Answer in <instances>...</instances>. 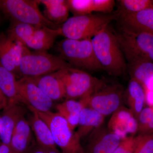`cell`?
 I'll return each instance as SVG.
<instances>
[{
    "label": "cell",
    "instance_id": "obj_1",
    "mask_svg": "<svg viewBox=\"0 0 153 153\" xmlns=\"http://www.w3.org/2000/svg\"><path fill=\"white\" fill-rule=\"evenodd\" d=\"M91 39L96 57L102 70L112 76L124 74L127 70V64L115 35L108 26Z\"/></svg>",
    "mask_w": 153,
    "mask_h": 153
},
{
    "label": "cell",
    "instance_id": "obj_2",
    "mask_svg": "<svg viewBox=\"0 0 153 153\" xmlns=\"http://www.w3.org/2000/svg\"><path fill=\"white\" fill-rule=\"evenodd\" d=\"M56 50L59 56L73 68L85 71L102 70L96 57L91 39L66 38L58 42Z\"/></svg>",
    "mask_w": 153,
    "mask_h": 153
},
{
    "label": "cell",
    "instance_id": "obj_3",
    "mask_svg": "<svg viewBox=\"0 0 153 153\" xmlns=\"http://www.w3.org/2000/svg\"><path fill=\"white\" fill-rule=\"evenodd\" d=\"M55 74L63 82L66 100L85 99L106 84L87 71L73 67L63 68Z\"/></svg>",
    "mask_w": 153,
    "mask_h": 153
},
{
    "label": "cell",
    "instance_id": "obj_4",
    "mask_svg": "<svg viewBox=\"0 0 153 153\" xmlns=\"http://www.w3.org/2000/svg\"><path fill=\"white\" fill-rule=\"evenodd\" d=\"M117 18V14L74 16L60 25L61 35L72 40L91 39Z\"/></svg>",
    "mask_w": 153,
    "mask_h": 153
},
{
    "label": "cell",
    "instance_id": "obj_5",
    "mask_svg": "<svg viewBox=\"0 0 153 153\" xmlns=\"http://www.w3.org/2000/svg\"><path fill=\"white\" fill-rule=\"evenodd\" d=\"M33 109L49 126L57 146L62 153H85L81 139L71 129L66 120L57 112H43Z\"/></svg>",
    "mask_w": 153,
    "mask_h": 153
},
{
    "label": "cell",
    "instance_id": "obj_6",
    "mask_svg": "<svg viewBox=\"0 0 153 153\" xmlns=\"http://www.w3.org/2000/svg\"><path fill=\"white\" fill-rule=\"evenodd\" d=\"M115 35L127 64L138 60L153 63V35L123 28Z\"/></svg>",
    "mask_w": 153,
    "mask_h": 153
},
{
    "label": "cell",
    "instance_id": "obj_7",
    "mask_svg": "<svg viewBox=\"0 0 153 153\" xmlns=\"http://www.w3.org/2000/svg\"><path fill=\"white\" fill-rule=\"evenodd\" d=\"M68 67H72L60 56L47 52H29L19 62L17 75L22 77H33L55 73Z\"/></svg>",
    "mask_w": 153,
    "mask_h": 153
},
{
    "label": "cell",
    "instance_id": "obj_8",
    "mask_svg": "<svg viewBox=\"0 0 153 153\" xmlns=\"http://www.w3.org/2000/svg\"><path fill=\"white\" fill-rule=\"evenodd\" d=\"M39 4L37 0H0V10L12 22L60 28V26L53 24L44 16L39 10Z\"/></svg>",
    "mask_w": 153,
    "mask_h": 153
},
{
    "label": "cell",
    "instance_id": "obj_9",
    "mask_svg": "<svg viewBox=\"0 0 153 153\" xmlns=\"http://www.w3.org/2000/svg\"><path fill=\"white\" fill-rule=\"evenodd\" d=\"M85 99L86 107L96 111L105 117L112 114L123 106L125 99V91L118 84H105Z\"/></svg>",
    "mask_w": 153,
    "mask_h": 153
},
{
    "label": "cell",
    "instance_id": "obj_10",
    "mask_svg": "<svg viewBox=\"0 0 153 153\" xmlns=\"http://www.w3.org/2000/svg\"><path fill=\"white\" fill-rule=\"evenodd\" d=\"M17 93L20 102L43 112L51 111L53 101L26 77L17 80Z\"/></svg>",
    "mask_w": 153,
    "mask_h": 153
},
{
    "label": "cell",
    "instance_id": "obj_11",
    "mask_svg": "<svg viewBox=\"0 0 153 153\" xmlns=\"http://www.w3.org/2000/svg\"><path fill=\"white\" fill-rule=\"evenodd\" d=\"M85 153H112L120 143V137L104 124L88 136Z\"/></svg>",
    "mask_w": 153,
    "mask_h": 153
},
{
    "label": "cell",
    "instance_id": "obj_12",
    "mask_svg": "<svg viewBox=\"0 0 153 153\" xmlns=\"http://www.w3.org/2000/svg\"><path fill=\"white\" fill-rule=\"evenodd\" d=\"M29 49L14 41L7 34L0 33V63L16 75L19 62Z\"/></svg>",
    "mask_w": 153,
    "mask_h": 153
},
{
    "label": "cell",
    "instance_id": "obj_13",
    "mask_svg": "<svg viewBox=\"0 0 153 153\" xmlns=\"http://www.w3.org/2000/svg\"><path fill=\"white\" fill-rule=\"evenodd\" d=\"M107 126L122 139L135 136L138 131L136 118L129 108L123 106L113 114Z\"/></svg>",
    "mask_w": 153,
    "mask_h": 153
},
{
    "label": "cell",
    "instance_id": "obj_14",
    "mask_svg": "<svg viewBox=\"0 0 153 153\" xmlns=\"http://www.w3.org/2000/svg\"><path fill=\"white\" fill-rule=\"evenodd\" d=\"M20 102L8 103L3 109L1 117L0 139L2 143L10 145L14 129L19 121L25 116L28 108Z\"/></svg>",
    "mask_w": 153,
    "mask_h": 153
},
{
    "label": "cell",
    "instance_id": "obj_15",
    "mask_svg": "<svg viewBox=\"0 0 153 153\" xmlns=\"http://www.w3.org/2000/svg\"><path fill=\"white\" fill-rule=\"evenodd\" d=\"M117 14L122 28L153 35V9L134 13Z\"/></svg>",
    "mask_w": 153,
    "mask_h": 153
},
{
    "label": "cell",
    "instance_id": "obj_16",
    "mask_svg": "<svg viewBox=\"0 0 153 153\" xmlns=\"http://www.w3.org/2000/svg\"><path fill=\"white\" fill-rule=\"evenodd\" d=\"M33 131L29 121L22 117L14 129L10 146L16 153H26L34 143Z\"/></svg>",
    "mask_w": 153,
    "mask_h": 153
},
{
    "label": "cell",
    "instance_id": "obj_17",
    "mask_svg": "<svg viewBox=\"0 0 153 153\" xmlns=\"http://www.w3.org/2000/svg\"><path fill=\"white\" fill-rule=\"evenodd\" d=\"M26 78L37 85L52 101H59L65 98L63 82L55 73Z\"/></svg>",
    "mask_w": 153,
    "mask_h": 153
},
{
    "label": "cell",
    "instance_id": "obj_18",
    "mask_svg": "<svg viewBox=\"0 0 153 153\" xmlns=\"http://www.w3.org/2000/svg\"><path fill=\"white\" fill-rule=\"evenodd\" d=\"M27 107L31 112L28 120L36 137V143L44 149L57 148L49 126L35 111Z\"/></svg>",
    "mask_w": 153,
    "mask_h": 153
},
{
    "label": "cell",
    "instance_id": "obj_19",
    "mask_svg": "<svg viewBox=\"0 0 153 153\" xmlns=\"http://www.w3.org/2000/svg\"><path fill=\"white\" fill-rule=\"evenodd\" d=\"M61 35L60 27L54 29L40 27L27 42L26 46L36 52H47L54 45L55 40Z\"/></svg>",
    "mask_w": 153,
    "mask_h": 153
},
{
    "label": "cell",
    "instance_id": "obj_20",
    "mask_svg": "<svg viewBox=\"0 0 153 153\" xmlns=\"http://www.w3.org/2000/svg\"><path fill=\"white\" fill-rule=\"evenodd\" d=\"M105 117L88 107H85L79 114L76 132L81 140L88 136L94 129L104 124Z\"/></svg>",
    "mask_w": 153,
    "mask_h": 153
},
{
    "label": "cell",
    "instance_id": "obj_21",
    "mask_svg": "<svg viewBox=\"0 0 153 153\" xmlns=\"http://www.w3.org/2000/svg\"><path fill=\"white\" fill-rule=\"evenodd\" d=\"M44 6V16L49 21L60 26L68 19L69 8L64 0H37Z\"/></svg>",
    "mask_w": 153,
    "mask_h": 153
},
{
    "label": "cell",
    "instance_id": "obj_22",
    "mask_svg": "<svg viewBox=\"0 0 153 153\" xmlns=\"http://www.w3.org/2000/svg\"><path fill=\"white\" fill-rule=\"evenodd\" d=\"M125 99L129 108L137 119L140 113L146 104L144 89L137 81L131 78L125 91Z\"/></svg>",
    "mask_w": 153,
    "mask_h": 153
},
{
    "label": "cell",
    "instance_id": "obj_23",
    "mask_svg": "<svg viewBox=\"0 0 153 153\" xmlns=\"http://www.w3.org/2000/svg\"><path fill=\"white\" fill-rule=\"evenodd\" d=\"M86 106L85 99L79 101L66 100L65 101L57 105L56 109L57 113L66 120L71 129L74 130L78 126L80 112Z\"/></svg>",
    "mask_w": 153,
    "mask_h": 153
},
{
    "label": "cell",
    "instance_id": "obj_24",
    "mask_svg": "<svg viewBox=\"0 0 153 153\" xmlns=\"http://www.w3.org/2000/svg\"><path fill=\"white\" fill-rule=\"evenodd\" d=\"M17 80L16 75L0 63V89L7 99L8 104L21 103L17 93Z\"/></svg>",
    "mask_w": 153,
    "mask_h": 153
},
{
    "label": "cell",
    "instance_id": "obj_25",
    "mask_svg": "<svg viewBox=\"0 0 153 153\" xmlns=\"http://www.w3.org/2000/svg\"><path fill=\"white\" fill-rule=\"evenodd\" d=\"M127 70L131 78L135 79L143 87L153 76V63L147 60H138L127 63Z\"/></svg>",
    "mask_w": 153,
    "mask_h": 153
},
{
    "label": "cell",
    "instance_id": "obj_26",
    "mask_svg": "<svg viewBox=\"0 0 153 153\" xmlns=\"http://www.w3.org/2000/svg\"><path fill=\"white\" fill-rule=\"evenodd\" d=\"M39 27L24 23L12 22L7 34L14 41L26 46L27 42Z\"/></svg>",
    "mask_w": 153,
    "mask_h": 153
},
{
    "label": "cell",
    "instance_id": "obj_27",
    "mask_svg": "<svg viewBox=\"0 0 153 153\" xmlns=\"http://www.w3.org/2000/svg\"><path fill=\"white\" fill-rule=\"evenodd\" d=\"M117 1L118 13H134L153 9V0H120Z\"/></svg>",
    "mask_w": 153,
    "mask_h": 153
},
{
    "label": "cell",
    "instance_id": "obj_28",
    "mask_svg": "<svg viewBox=\"0 0 153 153\" xmlns=\"http://www.w3.org/2000/svg\"><path fill=\"white\" fill-rule=\"evenodd\" d=\"M69 11L74 16L91 14L93 11V0H68Z\"/></svg>",
    "mask_w": 153,
    "mask_h": 153
},
{
    "label": "cell",
    "instance_id": "obj_29",
    "mask_svg": "<svg viewBox=\"0 0 153 153\" xmlns=\"http://www.w3.org/2000/svg\"><path fill=\"white\" fill-rule=\"evenodd\" d=\"M137 138L134 153H153V133L139 134Z\"/></svg>",
    "mask_w": 153,
    "mask_h": 153
},
{
    "label": "cell",
    "instance_id": "obj_30",
    "mask_svg": "<svg viewBox=\"0 0 153 153\" xmlns=\"http://www.w3.org/2000/svg\"><path fill=\"white\" fill-rule=\"evenodd\" d=\"M137 141V136H129L122 139L112 153H134Z\"/></svg>",
    "mask_w": 153,
    "mask_h": 153
},
{
    "label": "cell",
    "instance_id": "obj_31",
    "mask_svg": "<svg viewBox=\"0 0 153 153\" xmlns=\"http://www.w3.org/2000/svg\"><path fill=\"white\" fill-rule=\"evenodd\" d=\"M153 117V110L150 107H144L140 113L137 120L139 134H142Z\"/></svg>",
    "mask_w": 153,
    "mask_h": 153
},
{
    "label": "cell",
    "instance_id": "obj_32",
    "mask_svg": "<svg viewBox=\"0 0 153 153\" xmlns=\"http://www.w3.org/2000/svg\"><path fill=\"white\" fill-rule=\"evenodd\" d=\"M94 12L110 14L114 8L115 2L114 0H93Z\"/></svg>",
    "mask_w": 153,
    "mask_h": 153
},
{
    "label": "cell",
    "instance_id": "obj_33",
    "mask_svg": "<svg viewBox=\"0 0 153 153\" xmlns=\"http://www.w3.org/2000/svg\"><path fill=\"white\" fill-rule=\"evenodd\" d=\"M26 153H46L44 148L36 142L34 143L30 147Z\"/></svg>",
    "mask_w": 153,
    "mask_h": 153
},
{
    "label": "cell",
    "instance_id": "obj_34",
    "mask_svg": "<svg viewBox=\"0 0 153 153\" xmlns=\"http://www.w3.org/2000/svg\"><path fill=\"white\" fill-rule=\"evenodd\" d=\"M146 104L150 107L153 106V91H146Z\"/></svg>",
    "mask_w": 153,
    "mask_h": 153
},
{
    "label": "cell",
    "instance_id": "obj_35",
    "mask_svg": "<svg viewBox=\"0 0 153 153\" xmlns=\"http://www.w3.org/2000/svg\"><path fill=\"white\" fill-rule=\"evenodd\" d=\"M8 103L7 99L0 89V110L5 108L7 105Z\"/></svg>",
    "mask_w": 153,
    "mask_h": 153
},
{
    "label": "cell",
    "instance_id": "obj_36",
    "mask_svg": "<svg viewBox=\"0 0 153 153\" xmlns=\"http://www.w3.org/2000/svg\"><path fill=\"white\" fill-rule=\"evenodd\" d=\"M0 153H16L10 145L1 143L0 145Z\"/></svg>",
    "mask_w": 153,
    "mask_h": 153
},
{
    "label": "cell",
    "instance_id": "obj_37",
    "mask_svg": "<svg viewBox=\"0 0 153 153\" xmlns=\"http://www.w3.org/2000/svg\"><path fill=\"white\" fill-rule=\"evenodd\" d=\"M153 133V117L142 134Z\"/></svg>",
    "mask_w": 153,
    "mask_h": 153
},
{
    "label": "cell",
    "instance_id": "obj_38",
    "mask_svg": "<svg viewBox=\"0 0 153 153\" xmlns=\"http://www.w3.org/2000/svg\"><path fill=\"white\" fill-rule=\"evenodd\" d=\"M46 153H62L57 148L52 149H44Z\"/></svg>",
    "mask_w": 153,
    "mask_h": 153
},
{
    "label": "cell",
    "instance_id": "obj_39",
    "mask_svg": "<svg viewBox=\"0 0 153 153\" xmlns=\"http://www.w3.org/2000/svg\"><path fill=\"white\" fill-rule=\"evenodd\" d=\"M1 117H0V129H1Z\"/></svg>",
    "mask_w": 153,
    "mask_h": 153
},
{
    "label": "cell",
    "instance_id": "obj_40",
    "mask_svg": "<svg viewBox=\"0 0 153 153\" xmlns=\"http://www.w3.org/2000/svg\"><path fill=\"white\" fill-rule=\"evenodd\" d=\"M151 108H152V109H153V106H152V107H151Z\"/></svg>",
    "mask_w": 153,
    "mask_h": 153
}]
</instances>
